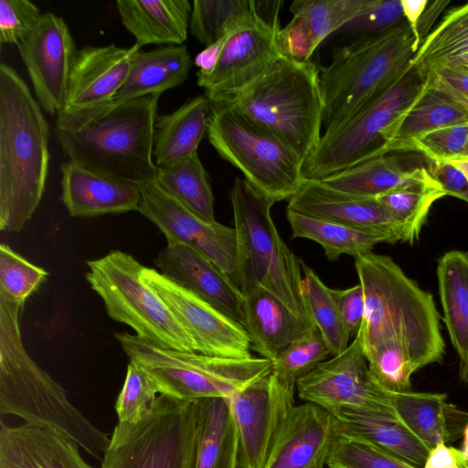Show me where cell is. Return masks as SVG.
Instances as JSON below:
<instances>
[{
	"label": "cell",
	"mask_w": 468,
	"mask_h": 468,
	"mask_svg": "<svg viewBox=\"0 0 468 468\" xmlns=\"http://www.w3.org/2000/svg\"><path fill=\"white\" fill-rule=\"evenodd\" d=\"M114 336L130 361L151 376L159 394L182 400L230 399L272 371V362L262 356H213L165 347L126 332Z\"/></svg>",
	"instance_id": "cell-8"
},
{
	"label": "cell",
	"mask_w": 468,
	"mask_h": 468,
	"mask_svg": "<svg viewBox=\"0 0 468 468\" xmlns=\"http://www.w3.org/2000/svg\"><path fill=\"white\" fill-rule=\"evenodd\" d=\"M461 156H468V145H467V147H466V149H465L464 153H463V155H461Z\"/></svg>",
	"instance_id": "cell-58"
},
{
	"label": "cell",
	"mask_w": 468,
	"mask_h": 468,
	"mask_svg": "<svg viewBox=\"0 0 468 468\" xmlns=\"http://www.w3.org/2000/svg\"><path fill=\"white\" fill-rule=\"evenodd\" d=\"M412 65L419 73L438 67L468 73V3L451 10L428 34Z\"/></svg>",
	"instance_id": "cell-35"
},
{
	"label": "cell",
	"mask_w": 468,
	"mask_h": 468,
	"mask_svg": "<svg viewBox=\"0 0 468 468\" xmlns=\"http://www.w3.org/2000/svg\"><path fill=\"white\" fill-rule=\"evenodd\" d=\"M49 127L27 84L0 65V229L20 231L42 198Z\"/></svg>",
	"instance_id": "cell-4"
},
{
	"label": "cell",
	"mask_w": 468,
	"mask_h": 468,
	"mask_svg": "<svg viewBox=\"0 0 468 468\" xmlns=\"http://www.w3.org/2000/svg\"><path fill=\"white\" fill-rule=\"evenodd\" d=\"M197 441L195 468H238V431L229 399H195Z\"/></svg>",
	"instance_id": "cell-33"
},
{
	"label": "cell",
	"mask_w": 468,
	"mask_h": 468,
	"mask_svg": "<svg viewBox=\"0 0 468 468\" xmlns=\"http://www.w3.org/2000/svg\"><path fill=\"white\" fill-rule=\"evenodd\" d=\"M60 172L61 200L71 217L139 211L140 186L113 179L70 160L61 164Z\"/></svg>",
	"instance_id": "cell-23"
},
{
	"label": "cell",
	"mask_w": 468,
	"mask_h": 468,
	"mask_svg": "<svg viewBox=\"0 0 468 468\" xmlns=\"http://www.w3.org/2000/svg\"><path fill=\"white\" fill-rule=\"evenodd\" d=\"M424 468H468V457L446 443H440L429 453Z\"/></svg>",
	"instance_id": "cell-53"
},
{
	"label": "cell",
	"mask_w": 468,
	"mask_h": 468,
	"mask_svg": "<svg viewBox=\"0 0 468 468\" xmlns=\"http://www.w3.org/2000/svg\"><path fill=\"white\" fill-rule=\"evenodd\" d=\"M48 275L15 252L8 245H0V292L7 296L25 302L37 290Z\"/></svg>",
	"instance_id": "cell-45"
},
{
	"label": "cell",
	"mask_w": 468,
	"mask_h": 468,
	"mask_svg": "<svg viewBox=\"0 0 468 468\" xmlns=\"http://www.w3.org/2000/svg\"><path fill=\"white\" fill-rule=\"evenodd\" d=\"M424 82L415 66L394 85L325 132L303 164L306 179L322 180L381 155L382 133L417 98Z\"/></svg>",
	"instance_id": "cell-12"
},
{
	"label": "cell",
	"mask_w": 468,
	"mask_h": 468,
	"mask_svg": "<svg viewBox=\"0 0 468 468\" xmlns=\"http://www.w3.org/2000/svg\"><path fill=\"white\" fill-rule=\"evenodd\" d=\"M301 292L307 314L325 340L331 356L345 351L350 338L344 324L333 291L302 261Z\"/></svg>",
	"instance_id": "cell-40"
},
{
	"label": "cell",
	"mask_w": 468,
	"mask_h": 468,
	"mask_svg": "<svg viewBox=\"0 0 468 468\" xmlns=\"http://www.w3.org/2000/svg\"><path fill=\"white\" fill-rule=\"evenodd\" d=\"M229 36L208 47H206L205 49L196 56L195 64L199 69L197 72V78L207 76L214 70L219 61Z\"/></svg>",
	"instance_id": "cell-54"
},
{
	"label": "cell",
	"mask_w": 468,
	"mask_h": 468,
	"mask_svg": "<svg viewBox=\"0 0 468 468\" xmlns=\"http://www.w3.org/2000/svg\"><path fill=\"white\" fill-rule=\"evenodd\" d=\"M468 145V122L449 125L430 132L411 145L431 161H444L463 155Z\"/></svg>",
	"instance_id": "cell-48"
},
{
	"label": "cell",
	"mask_w": 468,
	"mask_h": 468,
	"mask_svg": "<svg viewBox=\"0 0 468 468\" xmlns=\"http://www.w3.org/2000/svg\"><path fill=\"white\" fill-rule=\"evenodd\" d=\"M122 25L138 46L183 45L192 6L188 0H117Z\"/></svg>",
	"instance_id": "cell-28"
},
{
	"label": "cell",
	"mask_w": 468,
	"mask_h": 468,
	"mask_svg": "<svg viewBox=\"0 0 468 468\" xmlns=\"http://www.w3.org/2000/svg\"><path fill=\"white\" fill-rule=\"evenodd\" d=\"M427 172L424 167L406 170L395 157L387 154L359 163L321 181L346 193L378 197L421 179Z\"/></svg>",
	"instance_id": "cell-34"
},
{
	"label": "cell",
	"mask_w": 468,
	"mask_h": 468,
	"mask_svg": "<svg viewBox=\"0 0 468 468\" xmlns=\"http://www.w3.org/2000/svg\"><path fill=\"white\" fill-rule=\"evenodd\" d=\"M407 23L410 25L417 44L420 47L422 41L418 30V23L424 13L429 2L427 0H400Z\"/></svg>",
	"instance_id": "cell-55"
},
{
	"label": "cell",
	"mask_w": 468,
	"mask_h": 468,
	"mask_svg": "<svg viewBox=\"0 0 468 468\" xmlns=\"http://www.w3.org/2000/svg\"><path fill=\"white\" fill-rule=\"evenodd\" d=\"M140 188L139 212L165 234L166 240L179 241L201 253L233 281L237 261L234 228L199 218L165 193L155 180Z\"/></svg>",
	"instance_id": "cell-16"
},
{
	"label": "cell",
	"mask_w": 468,
	"mask_h": 468,
	"mask_svg": "<svg viewBox=\"0 0 468 468\" xmlns=\"http://www.w3.org/2000/svg\"><path fill=\"white\" fill-rule=\"evenodd\" d=\"M259 12L227 38L219 61L197 78L209 101L229 99L261 78L282 56L279 13L283 1L259 0Z\"/></svg>",
	"instance_id": "cell-13"
},
{
	"label": "cell",
	"mask_w": 468,
	"mask_h": 468,
	"mask_svg": "<svg viewBox=\"0 0 468 468\" xmlns=\"http://www.w3.org/2000/svg\"><path fill=\"white\" fill-rule=\"evenodd\" d=\"M74 441L28 424L0 425V468H93Z\"/></svg>",
	"instance_id": "cell-24"
},
{
	"label": "cell",
	"mask_w": 468,
	"mask_h": 468,
	"mask_svg": "<svg viewBox=\"0 0 468 468\" xmlns=\"http://www.w3.org/2000/svg\"><path fill=\"white\" fill-rule=\"evenodd\" d=\"M329 468H415L375 446L341 433L331 451Z\"/></svg>",
	"instance_id": "cell-46"
},
{
	"label": "cell",
	"mask_w": 468,
	"mask_h": 468,
	"mask_svg": "<svg viewBox=\"0 0 468 468\" xmlns=\"http://www.w3.org/2000/svg\"><path fill=\"white\" fill-rule=\"evenodd\" d=\"M419 75L427 86L437 90L468 111V73L448 67H438Z\"/></svg>",
	"instance_id": "cell-50"
},
{
	"label": "cell",
	"mask_w": 468,
	"mask_h": 468,
	"mask_svg": "<svg viewBox=\"0 0 468 468\" xmlns=\"http://www.w3.org/2000/svg\"><path fill=\"white\" fill-rule=\"evenodd\" d=\"M210 101L206 95L186 101L168 114L156 115L153 156L157 166L166 165L197 153L207 132Z\"/></svg>",
	"instance_id": "cell-32"
},
{
	"label": "cell",
	"mask_w": 468,
	"mask_h": 468,
	"mask_svg": "<svg viewBox=\"0 0 468 468\" xmlns=\"http://www.w3.org/2000/svg\"><path fill=\"white\" fill-rule=\"evenodd\" d=\"M17 48L39 105L57 116L63 109L78 53L68 25L53 13L42 14Z\"/></svg>",
	"instance_id": "cell-18"
},
{
	"label": "cell",
	"mask_w": 468,
	"mask_h": 468,
	"mask_svg": "<svg viewBox=\"0 0 468 468\" xmlns=\"http://www.w3.org/2000/svg\"><path fill=\"white\" fill-rule=\"evenodd\" d=\"M296 390L301 399L331 413L349 407L397 416L393 394L381 388L371 376L357 335L345 351L300 378Z\"/></svg>",
	"instance_id": "cell-15"
},
{
	"label": "cell",
	"mask_w": 468,
	"mask_h": 468,
	"mask_svg": "<svg viewBox=\"0 0 468 468\" xmlns=\"http://www.w3.org/2000/svg\"><path fill=\"white\" fill-rule=\"evenodd\" d=\"M158 388L151 376L130 361L122 388L115 402L118 422L136 423L150 410Z\"/></svg>",
	"instance_id": "cell-44"
},
{
	"label": "cell",
	"mask_w": 468,
	"mask_h": 468,
	"mask_svg": "<svg viewBox=\"0 0 468 468\" xmlns=\"http://www.w3.org/2000/svg\"><path fill=\"white\" fill-rule=\"evenodd\" d=\"M154 263L166 278L245 327L244 295L207 257L179 241L167 240Z\"/></svg>",
	"instance_id": "cell-21"
},
{
	"label": "cell",
	"mask_w": 468,
	"mask_h": 468,
	"mask_svg": "<svg viewBox=\"0 0 468 468\" xmlns=\"http://www.w3.org/2000/svg\"><path fill=\"white\" fill-rule=\"evenodd\" d=\"M437 277L443 321L459 356V377L468 385V253H444Z\"/></svg>",
	"instance_id": "cell-30"
},
{
	"label": "cell",
	"mask_w": 468,
	"mask_h": 468,
	"mask_svg": "<svg viewBox=\"0 0 468 468\" xmlns=\"http://www.w3.org/2000/svg\"><path fill=\"white\" fill-rule=\"evenodd\" d=\"M443 196L446 193L428 171L421 179L377 199L400 228L404 242L412 244L418 239L432 204Z\"/></svg>",
	"instance_id": "cell-38"
},
{
	"label": "cell",
	"mask_w": 468,
	"mask_h": 468,
	"mask_svg": "<svg viewBox=\"0 0 468 468\" xmlns=\"http://www.w3.org/2000/svg\"><path fill=\"white\" fill-rule=\"evenodd\" d=\"M142 275L191 335L197 353L230 358L252 356L250 337L241 324L154 269L144 267Z\"/></svg>",
	"instance_id": "cell-17"
},
{
	"label": "cell",
	"mask_w": 468,
	"mask_h": 468,
	"mask_svg": "<svg viewBox=\"0 0 468 468\" xmlns=\"http://www.w3.org/2000/svg\"><path fill=\"white\" fill-rule=\"evenodd\" d=\"M463 441L462 452L468 457V422L463 429Z\"/></svg>",
	"instance_id": "cell-57"
},
{
	"label": "cell",
	"mask_w": 468,
	"mask_h": 468,
	"mask_svg": "<svg viewBox=\"0 0 468 468\" xmlns=\"http://www.w3.org/2000/svg\"><path fill=\"white\" fill-rule=\"evenodd\" d=\"M406 21L400 0H374L373 4L338 31L351 37L378 34Z\"/></svg>",
	"instance_id": "cell-47"
},
{
	"label": "cell",
	"mask_w": 468,
	"mask_h": 468,
	"mask_svg": "<svg viewBox=\"0 0 468 468\" xmlns=\"http://www.w3.org/2000/svg\"><path fill=\"white\" fill-rule=\"evenodd\" d=\"M344 324L350 337H356L361 327L365 313L364 292L360 283L345 289H332Z\"/></svg>",
	"instance_id": "cell-51"
},
{
	"label": "cell",
	"mask_w": 468,
	"mask_h": 468,
	"mask_svg": "<svg viewBox=\"0 0 468 468\" xmlns=\"http://www.w3.org/2000/svg\"><path fill=\"white\" fill-rule=\"evenodd\" d=\"M286 218L292 238H303L317 242L329 261H336L342 255L356 258L370 252L378 243H388L382 236L290 209H286Z\"/></svg>",
	"instance_id": "cell-37"
},
{
	"label": "cell",
	"mask_w": 468,
	"mask_h": 468,
	"mask_svg": "<svg viewBox=\"0 0 468 468\" xmlns=\"http://www.w3.org/2000/svg\"><path fill=\"white\" fill-rule=\"evenodd\" d=\"M287 209L382 236L389 244L404 242L400 228L377 197L346 193L321 180L305 178L289 199Z\"/></svg>",
	"instance_id": "cell-19"
},
{
	"label": "cell",
	"mask_w": 468,
	"mask_h": 468,
	"mask_svg": "<svg viewBox=\"0 0 468 468\" xmlns=\"http://www.w3.org/2000/svg\"><path fill=\"white\" fill-rule=\"evenodd\" d=\"M41 15L38 7L30 1L1 0V44L17 47L33 31Z\"/></svg>",
	"instance_id": "cell-49"
},
{
	"label": "cell",
	"mask_w": 468,
	"mask_h": 468,
	"mask_svg": "<svg viewBox=\"0 0 468 468\" xmlns=\"http://www.w3.org/2000/svg\"><path fill=\"white\" fill-rule=\"evenodd\" d=\"M207 134L219 156L275 202L301 187L303 161L282 141L224 101H210Z\"/></svg>",
	"instance_id": "cell-9"
},
{
	"label": "cell",
	"mask_w": 468,
	"mask_h": 468,
	"mask_svg": "<svg viewBox=\"0 0 468 468\" xmlns=\"http://www.w3.org/2000/svg\"><path fill=\"white\" fill-rule=\"evenodd\" d=\"M156 183L186 208L207 222H215L214 197L208 174L197 153L158 166Z\"/></svg>",
	"instance_id": "cell-36"
},
{
	"label": "cell",
	"mask_w": 468,
	"mask_h": 468,
	"mask_svg": "<svg viewBox=\"0 0 468 468\" xmlns=\"http://www.w3.org/2000/svg\"><path fill=\"white\" fill-rule=\"evenodd\" d=\"M341 433L333 413L311 402L295 406L264 468H324Z\"/></svg>",
	"instance_id": "cell-22"
},
{
	"label": "cell",
	"mask_w": 468,
	"mask_h": 468,
	"mask_svg": "<svg viewBox=\"0 0 468 468\" xmlns=\"http://www.w3.org/2000/svg\"><path fill=\"white\" fill-rule=\"evenodd\" d=\"M355 268L365 298L356 335L364 355L393 341L406 352L415 371L441 362L445 345L433 296L388 256L372 251L359 255Z\"/></svg>",
	"instance_id": "cell-2"
},
{
	"label": "cell",
	"mask_w": 468,
	"mask_h": 468,
	"mask_svg": "<svg viewBox=\"0 0 468 468\" xmlns=\"http://www.w3.org/2000/svg\"><path fill=\"white\" fill-rule=\"evenodd\" d=\"M229 198L237 236L234 283L243 295L261 287L310 320L301 292L302 261L283 241L271 216L276 202L239 176Z\"/></svg>",
	"instance_id": "cell-6"
},
{
	"label": "cell",
	"mask_w": 468,
	"mask_h": 468,
	"mask_svg": "<svg viewBox=\"0 0 468 468\" xmlns=\"http://www.w3.org/2000/svg\"><path fill=\"white\" fill-rule=\"evenodd\" d=\"M197 441L195 400L160 394L141 420L116 424L101 468H195Z\"/></svg>",
	"instance_id": "cell-11"
},
{
	"label": "cell",
	"mask_w": 468,
	"mask_h": 468,
	"mask_svg": "<svg viewBox=\"0 0 468 468\" xmlns=\"http://www.w3.org/2000/svg\"><path fill=\"white\" fill-rule=\"evenodd\" d=\"M161 94L57 115L58 142L70 161L113 179L135 184L155 180L154 122Z\"/></svg>",
	"instance_id": "cell-1"
},
{
	"label": "cell",
	"mask_w": 468,
	"mask_h": 468,
	"mask_svg": "<svg viewBox=\"0 0 468 468\" xmlns=\"http://www.w3.org/2000/svg\"><path fill=\"white\" fill-rule=\"evenodd\" d=\"M192 67L185 45H169L149 51L138 50L133 57L128 78L115 96L127 101L163 91L182 84Z\"/></svg>",
	"instance_id": "cell-31"
},
{
	"label": "cell",
	"mask_w": 468,
	"mask_h": 468,
	"mask_svg": "<svg viewBox=\"0 0 468 468\" xmlns=\"http://www.w3.org/2000/svg\"><path fill=\"white\" fill-rule=\"evenodd\" d=\"M311 468H318V466H317V465H314V466H313V467H311Z\"/></svg>",
	"instance_id": "cell-59"
},
{
	"label": "cell",
	"mask_w": 468,
	"mask_h": 468,
	"mask_svg": "<svg viewBox=\"0 0 468 468\" xmlns=\"http://www.w3.org/2000/svg\"><path fill=\"white\" fill-rule=\"evenodd\" d=\"M24 303L0 292V414L60 432L101 461L110 435L70 403L64 388L24 346L19 324Z\"/></svg>",
	"instance_id": "cell-3"
},
{
	"label": "cell",
	"mask_w": 468,
	"mask_h": 468,
	"mask_svg": "<svg viewBox=\"0 0 468 468\" xmlns=\"http://www.w3.org/2000/svg\"><path fill=\"white\" fill-rule=\"evenodd\" d=\"M257 0H195L189 22L192 36L208 47L252 19Z\"/></svg>",
	"instance_id": "cell-39"
},
{
	"label": "cell",
	"mask_w": 468,
	"mask_h": 468,
	"mask_svg": "<svg viewBox=\"0 0 468 468\" xmlns=\"http://www.w3.org/2000/svg\"><path fill=\"white\" fill-rule=\"evenodd\" d=\"M446 161L462 172L468 180V156H458Z\"/></svg>",
	"instance_id": "cell-56"
},
{
	"label": "cell",
	"mask_w": 468,
	"mask_h": 468,
	"mask_svg": "<svg viewBox=\"0 0 468 468\" xmlns=\"http://www.w3.org/2000/svg\"><path fill=\"white\" fill-rule=\"evenodd\" d=\"M427 169L446 195L468 202V180L455 166L446 160L431 161Z\"/></svg>",
	"instance_id": "cell-52"
},
{
	"label": "cell",
	"mask_w": 468,
	"mask_h": 468,
	"mask_svg": "<svg viewBox=\"0 0 468 468\" xmlns=\"http://www.w3.org/2000/svg\"><path fill=\"white\" fill-rule=\"evenodd\" d=\"M296 385L272 372L230 399L238 431V468H264L294 405Z\"/></svg>",
	"instance_id": "cell-14"
},
{
	"label": "cell",
	"mask_w": 468,
	"mask_h": 468,
	"mask_svg": "<svg viewBox=\"0 0 468 468\" xmlns=\"http://www.w3.org/2000/svg\"><path fill=\"white\" fill-rule=\"evenodd\" d=\"M374 0H296L290 5L292 17L310 35L316 48L332 33L356 17Z\"/></svg>",
	"instance_id": "cell-41"
},
{
	"label": "cell",
	"mask_w": 468,
	"mask_h": 468,
	"mask_svg": "<svg viewBox=\"0 0 468 468\" xmlns=\"http://www.w3.org/2000/svg\"><path fill=\"white\" fill-rule=\"evenodd\" d=\"M365 356L371 376L385 390L392 394L412 391L410 378L415 370L398 343H384Z\"/></svg>",
	"instance_id": "cell-43"
},
{
	"label": "cell",
	"mask_w": 468,
	"mask_h": 468,
	"mask_svg": "<svg viewBox=\"0 0 468 468\" xmlns=\"http://www.w3.org/2000/svg\"><path fill=\"white\" fill-rule=\"evenodd\" d=\"M245 330L251 348L275 361L313 326L280 299L261 287L244 294Z\"/></svg>",
	"instance_id": "cell-25"
},
{
	"label": "cell",
	"mask_w": 468,
	"mask_h": 468,
	"mask_svg": "<svg viewBox=\"0 0 468 468\" xmlns=\"http://www.w3.org/2000/svg\"><path fill=\"white\" fill-rule=\"evenodd\" d=\"M419 48L407 21L335 48L330 63L318 66L325 132L399 80L412 67Z\"/></svg>",
	"instance_id": "cell-5"
},
{
	"label": "cell",
	"mask_w": 468,
	"mask_h": 468,
	"mask_svg": "<svg viewBox=\"0 0 468 468\" xmlns=\"http://www.w3.org/2000/svg\"><path fill=\"white\" fill-rule=\"evenodd\" d=\"M441 393L393 394L398 417L431 450L456 441L468 422V412L446 401Z\"/></svg>",
	"instance_id": "cell-29"
},
{
	"label": "cell",
	"mask_w": 468,
	"mask_h": 468,
	"mask_svg": "<svg viewBox=\"0 0 468 468\" xmlns=\"http://www.w3.org/2000/svg\"><path fill=\"white\" fill-rule=\"evenodd\" d=\"M141 49L85 46L78 50L68 85L63 109L59 113L88 110L106 104L125 83L133 57Z\"/></svg>",
	"instance_id": "cell-20"
},
{
	"label": "cell",
	"mask_w": 468,
	"mask_h": 468,
	"mask_svg": "<svg viewBox=\"0 0 468 468\" xmlns=\"http://www.w3.org/2000/svg\"><path fill=\"white\" fill-rule=\"evenodd\" d=\"M86 280L101 298L109 316L159 346L197 353V346L157 292L143 278L144 266L112 250L87 262Z\"/></svg>",
	"instance_id": "cell-10"
},
{
	"label": "cell",
	"mask_w": 468,
	"mask_h": 468,
	"mask_svg": "<svg viewBox=\"0 0 468 468\" xmlns=\"http://www.w3.org/2000/svg\"><path fill=\"white\" fill-rule=\"evenodd\" d=\"M331 355L318 328L313 324L307 334L272 362V373L283 381L296 385Z\"/></svg>",
	"instance_id": "cell-42"
},
{
	"label": "cell",
	"mask_w": 468,
	"mask_h": 468,
	"mask_svg": "<svg viewBox=\"0 0 468 468\" xmlns=\"http://www.w3.org/2000/svg\"><path fill=\"white\" fill-rule=\"evenodd\" d=\"M342 433L405 462L424 468L431 449L397 416L343 407L333 412Z\"/></svg>",
	"instance_id": "cell-26"
},
{
	"label": "cell",
	"mask_w": 468,
	"mask_h": 468,
	"mask_svg": "<svg viewBox=\"0 0 468 468\" xmlns=\"http://www.w3.org/2000/svg\"><path fill=\"white\" fill-rule=\"evenodd\" d=\"M466 122L468 111L424 83L413 102L384 129L380 154L410 151L420 136L441 127Z\"/></svg>",
	"instance_id": "cell-27"
},
{
	"label": "cell",
	"mask_w": 468,
	"mask_h": 468,
	"mask_svg": "<svg viewBox=\"0 0 468 468\" xmlns=\"http://www.w3.org/2000/svg\"><path fill=\"white\" fill-rule=\"evenodd\" d=\"M222 101L278 137L303 164L319 144L323 102L318 66L312 60L281 57L256 81Z\"/></svg>",
	"instance_id": "cell-7"
}]
</instances>
